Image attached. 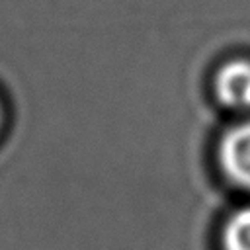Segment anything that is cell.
I'll use <instances>...</instances> for the list:
<instances>
[{
	"mask_svg": "<svg viewBox=\"0 0 250 250\" xmlns=\"http://www.w3.org/2000/svg\"><path fill=\"white\" fill-rule=\"evenodd\" d=\"M0 125H2V107H0Z\"/></svg>",
	"mask_w": 250,
	"mask_h": 250,
	"instance_id": "cell-4",
	"label": "cell"
},
{
	"mask_svg": "<svg viewBox=\"0 0 250 250\" xmlns=\"http://www.w3.org/2000/svg\"><path fill=\"white\" fill-rule=\"evenodd\" d=\"M221 250H250V203L234 209L219 232Z\"/></svg>",
	"mask_w": 250,
	"mask_h": 250,
	"instance_id": "cell-3",
	"label": "cell"
},
{
	"mask_svg": "<svg viewBox=\"0 0 250 250\" xmlns=\"http://www.w3.org/2000/svg\"><path fill=\"white\" fill-rule=\"evenodd\" d=\"M221 174L240 189L250 191V117L223 131L217 146Z\"/></svg>",
	"mask_w": 250,
	"mask_h": 250,
	"instance_id": "cell-1",
	"label": "cell"
},
{
	"mask_svg": "<svg viewBox=\"0 0 250 250\" xmlns=\"http://www.w3.org/2000/svg\"><path fill=\"white\" fill-rule=\"evenodd\" d=\"M213 92L221 105L250 111V59H229L213 76Z\"/></svg>",
	"mask_w": 250,
	"mask_h": 250,
	"instance_id": "cell-2",
	"label": "cell"
}]
</instances>
